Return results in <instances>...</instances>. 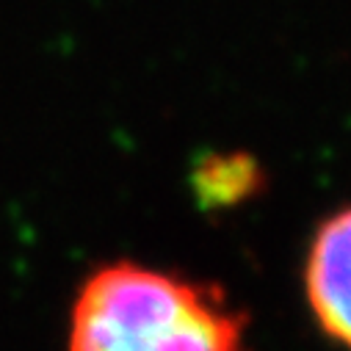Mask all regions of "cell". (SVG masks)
I'll list each match as a JSON object with an SVG mask.
<instances>
[{"label":"cell","mask_w":351,"mask_h":351,"mask_svg":"<svg viewBox=\"0 0 351 351\" xmlns=\"http://www.w3.org/2000/svg\"><path fill=\"white\" fill-rule=\"evenodd\" d=\"M66 351H249V315L219 282L111 260L72 299Z\"/></svg>","instance_id":"6da1fadb"},{"label":"cell","mask_w":351,"mask_h":351,"mask_svg":"<svg viewBox=\"0 0 351 351\" xmlns=\"http://www.w3.org/2000/svg\"><path fill=\"white\" fill-rule=\"evenodd\" d=\"M302 291L318 332L351 351V205L326 213L304 252Z\"/></svg>","instance_id":"7a4b0ae2"},{"label":"cell","mask_w":351,"mask_h":351,"mask_svg":"<svg viewBox=\"0 0 351 351\" xmlns=\"http://www.w3.org/2000/svg\"><path fill=\"white\" fill-rule=\"evenodd\" d=\"M263 186L260 166L238 152V155H210L194 174V189L205 208H230L243 202Z\"/></svg>","instance_id":"3957f363"}]
</instances>
